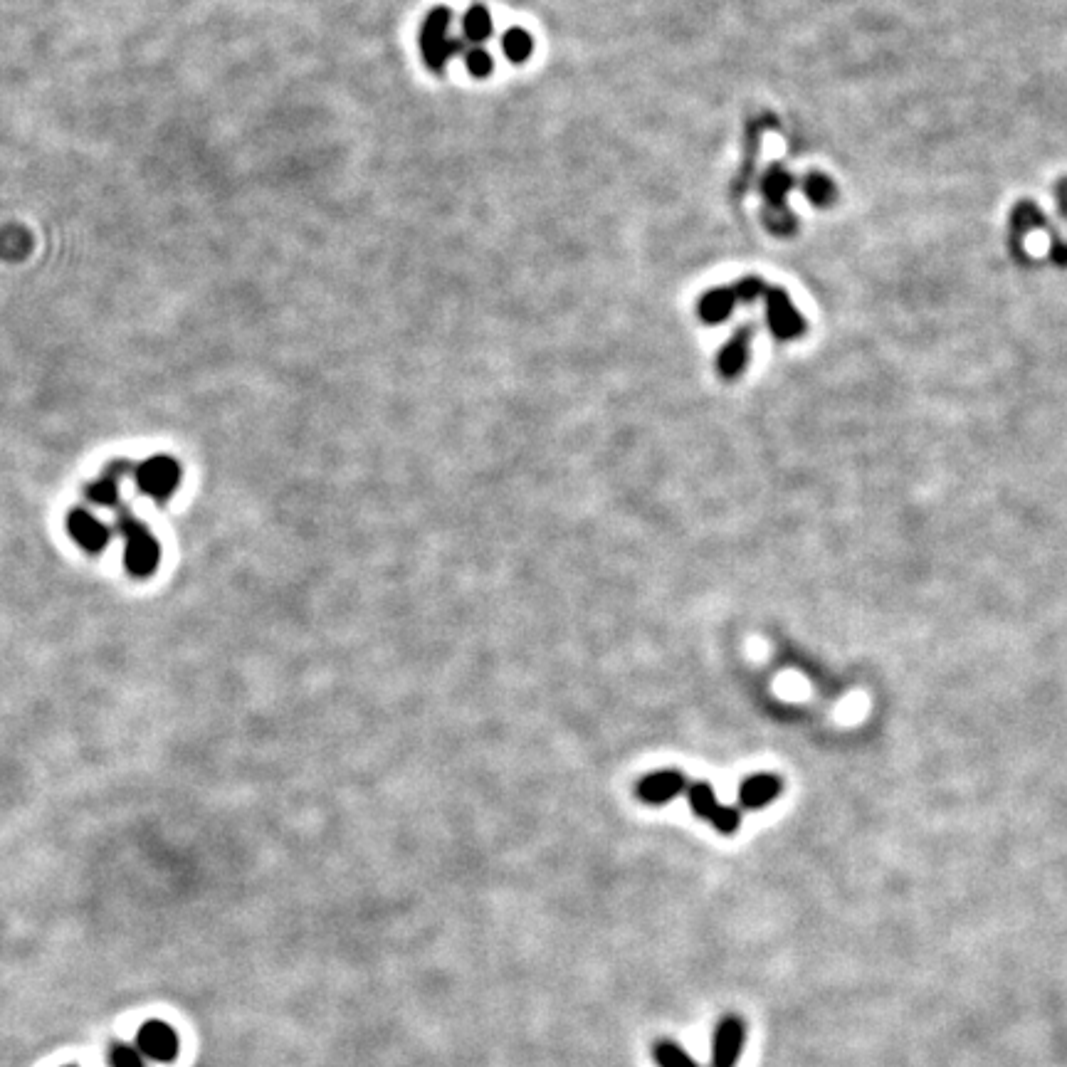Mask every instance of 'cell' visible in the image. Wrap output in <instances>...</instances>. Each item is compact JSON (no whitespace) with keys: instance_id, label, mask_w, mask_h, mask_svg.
I'll use <instances>...</instances> for the list:
<instances>
[{"instance_id":"8fae6325","label":"cell","mask_w":1067,"mask_h":1067,"mask_svg":"<svg viewBox=\"0 0 1067 1067\" xmlns=\"http://www.w3.org/2000/svg\"><path fill=\"white\" fill-rule=\"evenodd\" d=\"M126 472H134V467H131L129 462H114L109 470H104L102 475L89 485L87 497L92 499L94 504H99V507H117Z\"/></svg>"},{"instance_id":"5b68a950","label":"cell","mask_w":1067,"mask_h":1067,"mask_svg":"<svg viewBox=\"0 0 1067 1067\" xmlns=\"http://www.w3.org/2000/svg\"><path fill=\"white\" fill-rule=\"evenodd\" d=\"M746 1023L739 1016H727L717 1023L712 1038V1063L709 1067H737L744 1050Z\"/></svg>"},{"instance_id":"8992f818","label":"cell","mask_w":1067,"mask_h":1067,"mask_svg":"<svg viewBox=\"0 0 1067 1067\" xmlns=\"http://www.w3.org/2000/svg\"><path fill=\"white\" fill-rule=\"evenodd\" d=\"M67 532L87 554H102L112 541V529L102 519L94 517L89 509H72L67 517Z\"/></svg>"},{"instance_id":"3957f363","label":"cell","mask_w":1067,"mask_h":1067,"mask_svg":"<svg viewBox=\"0 0 1067 1067\" xmlns=\"http://www.w3.org/2000/svg\"><path fill=\"white\" fill-rule=\"evenodd\" d=\"M131 475H134L141 494H146L154 502H166L181 487L183 467L171 455H154L136 465Z\"/></svg>"},{"instance_id":"6da1fadb","label":"cell","mask_w":1067,"mask_h":1067,"mask_svg":"<svg viewBox=\"0 0 1067 1067\" xmlns=\"http://www.w3.org/2000/svg\"><path fill=\"white\" fill-rule=\"evenodd\" d=\"M117 529L124 539V566L134 578H149L161 564V544L154 532L129 507L117 512Z\"/></svg>"},{"instance_id":"4fadbf2b","label":"cell","mask_w":1067,"mask_h":1067,"mask_svg":"<svg viewBox=\"0 0 1067 1067\" xmlns=\"http://www.w3.org/2000/svg\"><path fill=\"white\" fill-rule=\"evenodd\" d=\"M793 178L779 164H774L766 171L764 181H761V191H764L766 203L776 210V213H786L783 203H786V193L791 191Z\"/></svg>"},{"instance_id":"44dd1931","label":"cell","mask_w":1067,"mask_h":1067,"mask_svg":"<svg viewBox=\"0 0 1067 1067\" xmlns=\"http://www.w3.org/2000/svg\"><path fill=\"white\" fill-rule=\"evenodd\" d=\"M732 289H734V294H737V302L749 304L766 292V285L761 282V277L749 275V277H744V280H739L737 285H732Z\"/></svg>"},{"instance_id":"52a82bcc","label":"cell","mask_w":1067,"mask_h":1067,"mask_svg":"<svg viewBox=\"0 0 1067 1067\" xmlns=\"http://www.w3.org/2000/svg\"><path fill=\"white\" fill-rule=\"evenodd\" d=\"M136 1048L144 1058L171 1063L178 1055V1035L168 1023L149 1021L136 1035Z\"/></svg>"},{"instance_id":"7402d4cb","label":"cell","mask_w":1067,"mask_h":1067,"mask_svg":"<svg viewBox=\"0 0 1067 1067\" xmlns=\"http://www.w3.org/2000/svg\"><path fill=\"white\" fill-rule=\"evenodd\" d=\"M112 1067H146L144 1055L131 1045H117L112 1050Z\"/></svg>"},{"instance_id":"277c9868","label":"cell","mask_w":1067,"mask_h":1067,"mask_svg":"<svg viewBox=\"0 0 1067 1067\" xmlns=\"http://www.w3.org/2000/svg\"><path fill=\"white\" fill-rule=\"evenodd\" d=\"M764 299H766V322H769V329L774 331L776 339L791 341L806 334V322H803L801 312L793 307L791 297H788L781 287L766 289Z\"/></svg>"},{"instance_id":"ac0fdd59","label":"cell","mask_w":1067,"mask_h":1067,"mask_svg":"<svg viewBox=\"0 0 1067 1067\" xmlns=\"http://www.w3.org/2000/svg\"><path fill=\"white\" fill-rule=\"evenodd\" d=\"M687 798H690L692 811H695L699 818H704V821H709V818L714 816V811L719 808L717 796H714L712 786H709V783H704V781L692 783V786L687 788Z\"/></svg>"},{"instance_id":"7c38bea8","label":"cell","mask_w":1067,"mask_h":1067,"mask_svg":"<svg viewBox=\"0 0 1067 1067\" xmlns=\"http://www.w3.org/2000/svg\"><path fill=\"white\" fill-rule=\"evenodd\" d=\"M737 304V294H734L732 287H714L702 294L697 304V314L704 324H724L732 317Z\"/></svg>"},{"instance_id":"7a4b0ae2","label":"cell","mask_w":1067,"mask_h":1067,"mask_svg":"<svg viewBox=\"0 0 1067 1067\" xmlns=\"http://www.w3.org/2000/svg\"><path fill=\"white\" fill-rule=\"evenodd\" d=\"M452 23V13L448 8H433L425 15L423 25H420V52H423L425 65L433 72H443V67L448 65V60L457 52H462L465 40H450L448 30Z\"/></svg>"},{"instance_id":"ffe728a7","label":"cell","mask_w":1067,"mask_h":1067,"mask_svg":"<svg viewBox=\"0 0 1067 1067\" xmlns=\"http://www.w3.org/2000/svg\"><path fill=\"white\" fill-rule=\"evenodd\" d=\"M709 823H712L722 835H732V833H737V828L741 823V813L732 806H719L717 811H714V816L709 818Z\"/></svg>"},{"instance_id":"e0dca14e","label":"cell","mask_w":1067,"mask_h":1067,"mask_svg":"<svg viewBox=\"0 0 1067 1067\" xmlns=\"http://www.w3.org/2000/svg\"><path fill=\"white\" fill-rule=\"evenodd\" d=\"M653 1055L657 1067H702L685 1053L680 1043H672V1040H657Z\"/></svg>"},{"instance_id":"9c48e42d","label":"cell","mask_w":1067,"mask_h":1067,"mask_svg":"<svg viewBox=\"0 0 1067 1067\" xmlns=\"http://www.w3.org/2000/svg\"><path fill=\"white\" fill-rule=\"evenodd\" d=\"M751 339H754V327L746 324V327L737 329V334L722 346L717 356V369L724 378H737L746 369L751 354Z\"/></svg>"},{"instance_id":"30bf717a","label":"cell","mask_w":1067,"mask_h":1067,"mask_svg":"<svg viewBox=\"0 0 1067 1067\" xmlns=\"http://www.w3.org/2000/svg\"><path fill=\"white\" fill-rule=\"evenodd\" d=\"M783 781L774 774H756L749 776L739 788V803L746 811H759V808L769 806L771 801L781 796Z\"/></svg>"},{"instance_id":"5bb4252c","label":"cell","mask_w":1067,"mask_h":1067,"mask_svg":"<svg viewBox=\"0 0 1067 1067\" xmlns=\"http://www.w3.org/2000/svg\"><path fill=\"white\" fill-rule=\"evenodd\" d=\"M462 33H465V42L472 45H480L492 35V15L485 5H472L470 10L462 18Z\"/></svg>"},{"instance_id":"ba28073f","label":"cell","mask_w":1067,"mask_h":1067,"mask_svg":"<svg viewBox=\"0 0 1067 1067\" xmlns=\"http://www.w3.org/2000/svg\"><path fill=\"white\" fill-rule=\"evenodd\" d=\"M685 791V776L675 769L657 771L638 783V798L650 806H662Z\"/></svg>"},{"instance_id":"d6986e66","label":"cell","mask_w":1067,"mask_h":1067,"mask_svg":"<svg viewBox=\"0 0 1067 1067\" xmlns=\"http://www.w3.org/2000/svg\"><path fill=\"white\" fill-rule=\"evenodd\" d=\"M465 67L467 72H470L472 77H477V80H485V77L492 75L494 70V60L492 55L487 50H482V47H470V50H465Z\"/></svg>"},{"instance_id":"2e32d148","label":"cell","mask_w":1067,"mask_h":1067,"mask_svg":"<svg viewBox=\"0 0 1067 1067\" xmlns=\"http://www.w3.org/2000/svg\"><path fill=\"white\" fill-rule=\"evenodd\" d=\"M803 193H806V198L816 208H828L835 203L838 188H835V183L830 181L828 176H823V173H808L806 181H803Z\"/></svg>"},{"instance_id":"9a60e30c","label":"cell","mask_w":1067,"mask_h":1067,"mask_svg":"<svg viewBox=\"0 0 1067 1067\" xmlns=\"http://www.w3.org/2000/svg\"><path fill=\"white\" fill-rule=\"evenodd\" d=\"M502 50L512 65H524L534 52V38L524 28H509L502 35Z\"/></svg>"}]
</instances>
